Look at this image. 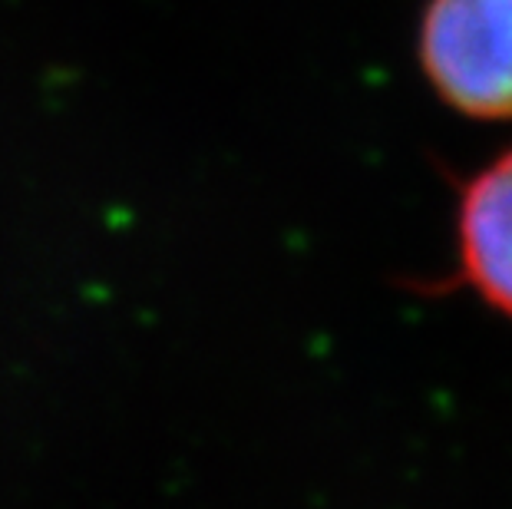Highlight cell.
I'll return each instance as SVG.
<instances>
[{"mask_svg": "<svg viewBox=\"0 0 512 509\" xmlns=\"http://www.w3.org/2000/svg\"><path fill=\"white\" fill-rule=\"evenodd\" d=\"M417 57L450 110L489 123L512 119V0H430Z\"/></svg>", "mask_w": 512, "mask_h": 509, "instance_id": "1", "label": "cell"}, {"mask_svg": "<svg viewBox=\"0 0 512 509\" xmlns=\"http://www.w3.org/2000/svg\"><path fill=\"white\" fill-rule=\"evenodd\" d=\"M456 248L470 288L512 318V149L479 169L463 189Z\"/></svg>", "mask_w": 512, "mask_h": 509, "instance_id": "2", "label": "cell"}]
</instances>
